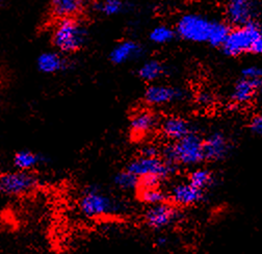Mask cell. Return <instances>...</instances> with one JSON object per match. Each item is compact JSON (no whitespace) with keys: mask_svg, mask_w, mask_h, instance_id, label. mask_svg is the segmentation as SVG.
Segmentation results:
<instances>
[{"mask_svg":"<svg viewBox=\"0 0 262 254\" xmlns=\"http://www.w3.org/2000/svg\"><path fill=\"white\" fill-rule=\"evenodd\" d=\"M223 51L230 56H238L246 52L260 54L262 51V34L260 24L256 21L229 31L222 45Z\"/></svg>","mask_w":262,"mask_h":254,"instance_id":"obj_1","label":"cell"},{"mask_svg":"<svg viewBox=\"0 0 262 254\" xmlns=\"http://www.w3.org/2000/svg\"><path fill=\"white\" fill-rule=\"evenodd\" d=\"M163 161L176 166H193L204 160L203 140L192 133L166 146L162 150Z\"/></svg>","mask_w":262,"mask_h":254,"instance_id":"obj_2","label":"cell"},{"mask_svg":"<svg viewBox=\"0 0 262 254\" xmlns=\"http://www.w3.org/2000/svg\"><path fill=\"white\" fill-rule=\"evenodd\" d=\"M86 39V30L82 24L73 19L59 20L52 34V42L55 47L64 53L79 50Z\"/></svg>","mask_w":262,"mask_h":254,"instance_id":"obj_3","label":"cell"},{"mask_svg":"<svg viewBox=\"0 0 262 254\" xmlns=\"http://www.w3.org/2000/svg\"><path fill=\"white\" fill-rule=\"evenodd\" d=\"M213 21L199 14H186L182 16L176 26L177 34L190 42H208Z\"/></svg>","mask_w":262,"mask_h":254,"instance_id":"obj_4","label":"cell"},{"mask_svg":"<svg viewBox=\"0 0 262 254\" xmlns=\"http://www.w3.org/2000/svg\"><path fill=\"white\" fill-rule=\"evenodd\" d=\"M118 202L96 187H90L79 201L81 213L88 218H99L118 209Z\"/></svg>","mask_w":262,"mask_h":254,"instance_id":"obj_5","label":"cell"},{"mask_svg":"<svg viewBox=\"0 0 262 254\" xmlns=\"http://www.w3.org/2000/svg\"><path fill=\"white\" fill-rule=\"evenodd\" d=\"M127 171L133 173L138 178L148 175H154L162 180L174 173L175 166L166 163L158 156L146 157L141 155L133 162H130Z\"/></svg>","mask_w":262,"mask_h":254,"instance_id":"obj_6","label":"cell"},{"mask_svg":"<svg viewBox=\"0 0 262 254\" xmlns=\"http://www.w3.org/2000/svg\"><path fill=\"white\" fill-rule=\"evenodd\" d=\"M38 183V178L29 171H17L0 175V192L9 196H21Z\"/></svg>","mask_w":262,"mask_h":254,"instance_id":"obj_7","label":"cell"},{"mask_svg":"<svg viewBox=\"0 0 262 254\" xmlns=\"http://www.w3.org/2000/svg\"><path fill=\"white\" fill-rule=\"evenodd\" d=\"M259 8L255 0H230L226 6L227 21L237 27L256 21Z\"/></svg>","mask_w":262,"mask_h":254,"instance_id":"obj_8","label":"cell"},{"mask_svg":"<svg viewBox=\"0 0 262 254\" xmlns=\"http://www.w3.org/2000/svg\"><path fill=\"white\" fill-rule=\"evenodd\" d=\"M179 218L178 209L167 202L151 205L145 213L146 224L153 229H161L172 225Z\"/></svg>","mask_w":262,"mask_h":254,"instance_id":"obj_9","label":"cell"},{"mask_svg":"<svg viewBox=\"0 0 262 254\" xmlns=\"http://www.w3.org/2000/svg\"><path fill=\"white\" fill-rule=\"evenodd\" d=\"M145 100L154 105L174 102L183 98V91L163 84H152L145 91Z\"/></svg>","mask_w":262,"mask_h":254,"instance_id":"obj_10","label":"cell"},{"mask_svg":"<svg viewBox=\"0 0 262 254\" xmlns=\"http://www.w3.org/2000/svg\"><path fill=\"white\" fill-rule=\"evenodd\" d=\"M203 199V190L196 188L189 182L176 184L171 192V200L180 206H190L199 203Z\"/></svg>","mask_w":262,"mask_h":254,"instance_id":"obj_11","label":"cell"},{"mask_svg":"<svg viewBox=\"0 0 262 254\" xmlns=\"http://www.w3.org/2000/svg\"><path fill=\"white\" fill-rule=\"evenodd\" d=\"M230 145L229 141L222 133H213L205 141H203L204 160L221 161L228 154Z\"/></svg>","mask_w":262,"mask_h":254,"instance_id":"obj_12","label":"cell"},{"mask_svg":"<svg viewBox=\"0 0 262 254\" xmlns=\"http://www.w3.org/2000/svg\"><path fill=\"white\" fill-rule=\"evenodd\" d=\"M157 124L158 118L154 113L147 110L139 111L131 118V132L136 137H144L151 133Z\"/></svg>","mask_w":262,"mask_h":254,"instance_id":"obj_13","label":"cell"},{"mask_svg":"<svg viewBox=\"0 0 262 254\" xmlns=\"http://www.w3.org/2000/svg\"><path fill=\"white\" fill-rule=\"evenodd\" d=\"M262 86V79L242 78L235 84L232 93V99L238 104L249 103L254 99Z\"/></svg>","mask_w":262,"mask_h":254,"instance_id":"obj_14","label":"cell"},{"mask_svg":"<svg viewBox=\"0 0 262 254\" xmlns=\"http://www.w3.org/2000/svg\"><path fill=\"white\" fill-rule=\"evenodd\" d=\"M161 131L166 137L175 141L191 133L189 123L185 119L177 116H171L163 120L161 123Z\"/></svg>","mask_w":262,"mask_h":254,"instance_id":"obj_15","label":"cell"},{"mask_svg":"<svg viewBox=\"0 0 262 254\" xmlns=\"http://www.w3.org/2000/svg\"><path fill=\"white\" fill-rule=\"evenodd\" d=\"M83 8V0H52L51 14L54 18L73 19Z\"/></svg>","mask_w":262,"mask_h":254,"instance_id":"obj_16","label":"cell"},{"mask_svg":"<svg viewBox=\"0 0 262 254\" xmlns=\"http://www.w3.org/2000/svg\"><path fill=\"white\" fill-rule=\"evenodd\" d=\"M143 54V47L134 41H124L117 45L111 52V60L115 64H123L138 58Z\"/></svg>","mask_w":262,"mask_h":254,"instance_id":"obj_17","label":"cell"},{"mask_svg":"<svg viewBox=\"0 0 262 254\" xmlns=\"http://www.w3.org/2000/svg\"><path fill=\"white\" fill-rule=\"evenodd\" d=\"M38 67L44 73H55L68 68V61L57 52H44L38 58Z\"/></svg>","mask_w":262,"mask_h":254,"instance_id":"obj_18","label":"cell"},{"mask_svg":"<svg viewBox=\"0 0 262 254\" xmlns=\"http://www.w3.org/2000/svg\"><path fill=\"white\" fill-rule=\"evenodd\" d=\"M40 163V157L31 151H20L15 155L14 164L20 171H29Z\"/></svg>","mask_w":262,"mask_h":254,"instance_id":"obj_19","label":"cell"},{"mask_svg":"<svg viewBox=\"0 0 262 254\" xmlns=\"http://www.w3.org/2000/svg\"><path fill=\"white\" fill-rule=\"evenodd\" d=\"M163 73V67L160 61L151 59L146 61L144 65L140 68L139 75L146 81H153L159 78Z\"/></svg>","mask_w":262,"mask_h":254,"instance_id":"obj_20","label":"cell"},{"mask_svg":"<svg viewBox=\"0 0 262 254\" xmlns=\"http://www.w3.org/2000/svg\"><path fill=\"white\" fill-rule=\"evenodd\" d=\"M230 30L231 29L229 28L226 23L213 21L212 28L208 38V43L212 46H222Z\"/></svg>","mask_w":262,"mask_h":254,"instance_id":"obj_21","label":"cell"},{"mask_svg":"<svg viewBox=\"0 0 262 254\" xmlns=\"http://www.w3.org/2000/svg\"><path fill=\"white\" fill-rule=\"evenodd\" d=\"M212 182L213 176L211 172L205 169H198L189 175V183L201 190H204Z\"/></svg>","mask_w":262,"mask_h":254,"instance_id":"obj_22","label":"cell"},{"mask_svg":"<svg viewBox=\"0 0 262 254\" xmlns=\"http://www.w3.org/2000/svg\"><path fill=\"white\" fill-rule=\"evenodd\" d=\"M175 38V31L167 26V25H160L155 27L150 34V40L156 44H166L174 40Z\"/></svg>","mask_w":262,"mask_h":254,"instance_id":"obj_23","label":"cell"},{"mask_svg":"<svg viewBox=\"0 0 262 254\" xmlns=\"http://www.w3.org/2000/svg\"><path fill=\"white\" fill-rule=\"evenodd\" d=\"M140 197L144 202H146L147 204H150V205L159 204L162 202H166V200H167L166 194L163 193L159 187L141 189Z\"/></svg>","mask_w":262,"mask_h":254,"instance_id":"obj_24","label":"cell"},{"mask_svg":"<svg viewBox=\"0 0 262 254\" xmlns=\"http://www.w3.org/2000/svg\"><path fill=\"white\" fill-rule=\"evenodd\" d=\"M124 4L121 0H101L96 4V10L107 16H113L122 12Z\"/></svg>","mask_w":262,"mask_h":254,"instance_id":"obj_25","label":"cell"},{"mask_svg":"<svg viewBox=\"0 0 262 254\" xmlns=\"http://www.w3.org/2000/svg\"><path fill=\"white\" fill-rule=\"evenodd\" d=\"M115 183L122 189H133L139 186V178L126 170L116 175Z\"/></svg>","mask_w":262,"mask_h":254,"instance_id":"obj_26","label":"cell"},{"mask_svg":"<svg viewBox=\"0 0 262 254\" xmlns=\"http://www.w3.org/2000/svg\"><path fill=\"white\" fill-rule=\"evenodd\" d=\"M161 179L154 175H148L139 178V187L141 189H147V188H156L159 186Z\"/></svg>","mask_w":262,"mask_h":254,"instance_id":"obj_27","label":"cell"},{"mask_svg":"<svg viewBox=\"0 0 262 254\" xmlns=\"http://www.w3.org/2000/svg\"><path fill=\"white\" fill-rule=\"evenodd\" d=\"M262 71L259 67L251 66L243 70V78L246 79H261Z\"/></svg>","mask_w":262,"mask_h":254,"instance_id":"obj_28","label":"cell"},{"mask_svg":"<svg viewBox=\"0 0 262 254\" xmlns=\"http://www.w3.org/2000/svg\"><path fill=\"white\" fill-rule=\"evenodd\" d=\"M250 129L255 135H261L262 133V118L260 115H257L252 118L250 123Z\"/></svg>","mask_w":262,"mask_h":254,"instance_id":"obj_29","label":"cell"},{"mask_svg":"<svg viewBox=\"0 0 262 254\" xmlns=\"http://www.w3.org/2000/svg\"><path fill=\"white\" fill-rule=\"evenodd\" d=\"M212 95L208 92H202L198 95V102L203 105V107H207L212 102Z\"/></svg>","mask_w":262,"mask_h":254,"instance_id":"obj_30","label":"cell"},{"mask_svg":"<svg viewBox=\"0 0 262 254\" xmlns=\"http://www.w3.org/2000/svg\"><path fill=\"white\" fill-rule=\"evenodd\" d=\"M158 153H159L158 149L153 145H148V146L144 147L143 151H142V155L146 156V157H157Z\"/></svg>","mask_w":262,"mask_h":254,"instance_id":"obj_31","label":"cell"},{"mask_svg":"<svg viewBox=\"0 0 262 254\" xmlns=\"http://www.w3.org/2000/svg\"><path fill=\"white\" fill-rule=\"evenodd\" d=\"M166 243V239H163V238H161V239H159L158 240V244H160V245H162V244H165Z\"/></svg>","mask_w":262,"mask_h":254,"instance_id":"obj_32","label":"cell"}]
</instances>
